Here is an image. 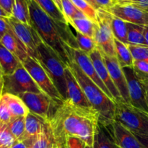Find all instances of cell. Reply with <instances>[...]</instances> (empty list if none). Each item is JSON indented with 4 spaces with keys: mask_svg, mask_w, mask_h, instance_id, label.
<instances>
[{
    "mask_svg": "<svg viewBox=\"0 0 148 148\" xmlns=\"http://www.w3.org/2000/svg\"><path fill=\"white\" fill-rule=\"evenodd\" d=\"M33 78L23 64L18 66L15 72L3 77L2 94H11L19 96L25 92H41Z\"/></svg>",
    "mask_w": 148,
    "mask_h": 148,
    "instance_id": "7",
    "label": "cell"
},
{
    "mask_svg": "<svg viewBox=\"0 0 148 148\" xmlns=\"http://www.w3.org/2000/svg\"><path fill=\"white\" fill-rule=\"evenodd\" d=\"M54 139L49 123L46 121L43 130L28 148H53Z\"/></svg>",
    "mask_w": 148,
    "mask_h": 148,
    "instance_id": "27",
    "label": "cell"
},
{
    "mask_svg": "<svg viewBox=\"0 0 148 148\" xmlns=\"http://www.w3.org/2000/svg\"><path fill=\"white\" fill-rule=\"evenodd\" d=\"M135 74L137 77L140 79V80L143 82L145 87V98L146 102H147L148 106V75H145L138 71H135Z\"/></svg>",
    "mask_w": 148,
    "mask_h": 148,
    "instance_id": "39",
    "label": "cell"
},
{
    "mask_svg": "<svg viewBox=\"0 0 148 148\" xmlns=\"http://www.w3.org/2000/svg\"><path fill=\"white\" fill-rule=\"evenodd\" d=\"M85 148H93L92 147H91V146H88V145H86V147Z\"/></svg>",
    "mask_w": 148,
    "mask_h": 148,
    "instance_id": "50",
    "label": "cell"
},
{
    "mask_svg": "<svg viewBox=\"0 0 148 148\" xmlns=\"http://www.w3.org/2000/svg\"><path fill=\"white\" fill-rule=\"evenodd\" d=\"M65 79L66 85V100H69L79 106L92 107L69 66L65 69Z\"/></svg>",
    "mask_w": 148,
    "mask_h": 148,
    "instance_id": "16",
    "label": "cell"
},
{
    "mask_svg": "<svg viewBox=\"0 0 148 148\" xmlns=\"http://www.w3.org/2000/svg\"><path fill=\"white\" fill-rule=\"evenodd\" d=\"M8 127L16 140L20 141L25 132V117L20 116L13 119L8 124Z\"/></svg>",
    "mask_w": 148,
    "mask_h": 148,
    "instance_id": "33",
    "label": "cell"
},
{
    "mask_svg": "<svg viewBox=\"0 0 148 148\" xmlns=\"http://www.w3.org/2000/svg\"><path fill=\"white\" fill-rule=\"evenodd\" d=\"M66 148H85L86 144L80 139L75 137H67L66 138Z\"/></svg>",
    "mask_w": 148,
    "mask_h": 148,
    "instance_id": "37",
    "label": "cell"
},
{
    "mask_svg": "<svg viewBox=\"0 0 148 148\" xmlns=\"http://www.w3.org/2000/svg\"><path fill=\"white\" fill-rule=\"evenodd\" d=\"M23 65L42 92L49 95L59 104L63 103V98L53 84L51 78L36 59L29 56L23 62Z\"/></svg>",
    "mask_w": 148,
    "mask_h": 148,
    "instance_id": "8",
    "label": "cell"
},
{
    "mask_svg": "<svg viewBox=\"0 0 148 148\" xmlns=\"http://www.w3.org/2000/svg\"><path fill=\"white\" fill-rule=\"evenodd\" d=\"M89 56L92 60V63H93L98 77L101 79V81L103 82L104 85H106L107 89L109 90L110 93L111 94L113 98H114V102H124L123 98H121V95H120L118 89L111 79L109 72H108V69H107L103 59L101 51L97 48L92 53H90Z\"/></svg>",
    "mask_w": 148,
    "mask_h": 148,
    "instance_id": "15",
    "label": "cell"
},
{
    "mask_svg": "<svg viewBox=\"0 0 148 148\" xmlns=\"http://www.w3.org/2000/svg\"><path fill=\"white\" fill-rule=\"evenodd\" d=\"M12 119L13 117L11 112L1 95L0 96V121L8 124Z\"/></svg>",
    "mask_w": 148,
    "mask_h": 148,
    "instance_id": "36",
    "label": "cell"
},
{
    "mask_svg": "<svg viewBox=\"0 0 148 148\" xmlns=\"http://www.w3.org/2000/svg\"><path fill=\"white\" fill-rule=\"evenodd\" d=\"M131 1H132V0H131Z\"/></svg>",
    "mask_w": 148,
    "mask_h": 148,
    "instance_id": "53",
    "label": "cell"
},
{
    "mask_svg": "<svg viewBox=\"0 0 148 148\" xmlns=\"http://www.w3.org/2000/svg\"><path fill=\"white\" fill-rule=\"evenodd\" d=\"M65 48L67 51L69 57H71L75 62L79 66L82 72L90 78L92 79L111 100L114 102L113 96L110 93L109 90L107 89L106 85H104L103 82L101 81L100 77H98L97 74L96 70L95 69L93 63L90 57L89 54L86 53L85 52L82 51L79 49H72L69 47L67 45H65ZM115 103V102H114Z\"/></svg>",
    "mask_w": 148,
    "mask_h": 148,
    "instance_id": "11",
    "label": "cell"
},
{
    "mask_svg": "<svg viewBox=\"0 0 148 148\" xmlns=\"http://www.w3.org/2000/svg\"><path fill=\"white\" fill-rule=\"evenodd\" d=\"M104 62L108 69L113 82L118 89L121 98L127 103L130 104V98L129 95L128 85L127 78L123 71V68L120 65L116 56H109L101 52Z\"/></svg>",
    "mask_w": 148,
    "mask_h": 148,
    "instance_id": "14",
    "label": "cell"
},
{
    "mask_svg": "<svg viewBox=\"0 0 148 148\" xmlns=\"http://www.w3.org/2000/svg\"><path fill=\"white\" fill-rule=\"evenodd\" d=\"M93 148H120L114 140L111 124L105 125L99 123L98 130L94 137Z\"/></svg>",
    "mask_w": 148,
    "mask_h": 148,
    "instance_id": "20",
    "label": "cell"
},
{
    "mask_svg": "<svg viewBox=\"0 0 148 148\" xmlns=\"http://www.w3.org/2000/svg\"><path fill=\"white\" fill-rule=\"evenodd\" d=\"M145 37L146 42H147V44L148 46V26L145 27Z\"/></svg>",
    "mask_w": 148,
    "mask_h": 148,
    "instance_id": "49",
    "label": "cell"
},
{
    "mask_svg": "<svg viewBox=\"0 0 148 148\" xmlns=\"http://www.w3.org/2000/svg\"><path fill=\"white\" fill-rule=\"evenodd\" d=\"M1 97L8 106L13 119L20 116L25 117L28 114V108L19 96L11 94H2Z\"/></svg>",
    "mask_w": 148,
    "mask_h": 148,
    "instance_id": "22",
    "label": "cell"
},
{
    "mask_svg": "<svg viewBox=\"0 0 148 148\" xmlns=\"http://www.w3.org/2000/svg\"><path fill=\"white\" fill-rule=\"evenodd\" d=\"M12 17L10 16L8 13L6 12L1 7H0V17H4V18H9V17Z\"/></svg>",
    "mask_w": 148,
    "mask_h": 148,
    "instance_id": "46",
    "label": "cell"
},
{
    "mask_svg": "<svg viewBox=\"0 0 148 148\" xmlns=\"http://www.w3.org/2000/svg\"><path fill=\"white\" fill-rule=\"evenodd\" d=\"M123 71L127 78L130 104L148 114L144 85L136 75L134 66L123 67Z\"/></svg>",
    "mask_w": 148,
    "mask_h": 148,
    "instance_id": "12",
    "label": "cell"
},
{
    "mask_svg": "<svg viewBox=\"0 0 148 148\" xmlns=\"http://www.w3.org/2000/svg\"><path fill=\"white\" fill-rule=\"evenodd\" d=\"M0 43L5 46L10 52H12L22 64L27 59V57L30 56L27 49L16 36L11 26Z\"/></svg>",
    "mask_w": 148,
    "mask_h": 148,
    "instance_id": "19",
    "label": "cell"
},
{
    "mask_svg": "<svg viewBox=\"0 0 148 148\" xmlns=\"http://www.w3.org/2000/svg\"><path fill=\"white\" fill-rule=\"evenodd\" d=\"M34 1L40 6V8L45 12L47 13L55 21L68 24L64 14L59 10L53 0H34Z\"/></svg>",
    "mask_w": 148,
    "mask_h": 148,
    "instance_id": "28",
    "label": "cell"
},
{
    "mask_svg": "<svg viewBox=\"0 0 148 148\" xmlns=\"http://www.w3.org/2000/svg\"><path fill=\"white\" fill-rule=\"evenodd\" d=\"M69 25L73 27L75 31H78L82 34L94 38L96 23L88 18L84 14L73 19Z\"/></svg>",
    "mask_w": 148,
    "mask_h": 148,
    "instance_id": "23",
    "label": "cell"
},
{
    "mask_svg": "<svg viewBox=\"0 0 148 148\" xmlns=\"http://www.w3.org/2000/svg\"><path fill=\"white\" fill-rule=\"evenodd\" d=\"M1 92H0V96H1Z\"/></svg>",
    "mask_w": 148,
    "mask_h": 148,
    "instance_id": "51",
    "label": "cell"
},
{
    "mask_svg": "<svg viewBox=\"0 0 148 148\" xmlns=\"http://www.w3.org/2000/svg\"><path fill=\"white\" fill-rule=\"evenodd\" d=\"M114 46H115L116 56L121 67L133 66L134 59L130 52L128 45L124 44L122 42L114 38Z\"/></svg>",
    "mask_w": 148,
    "mask_h": 148,
    "instance_id": "26",
    "label": "cell"
},
{
    "mask_svg": "<svg viewBox=\"0 0 148 148\" xmlns=\"http://www.w3.org/2000/svg\"><path fill=\"white\" fill-rule=\"evenodd\" d=\"M134 60L148 61V46L128 45Z\"/></svg>",
    "mask_w": 148,
    "mask_h": 148,
    "instance_id": "35",
    "label": "cell"
},
{
    "mask_svg": "<svg viewBox=\"0 0 148 148\" xmlns=\"http://www.w3.org/2000/svg\"><path fill=\"white\" fill-rule=\"evenodd\" d=\"M16 141L8 124L0 121V148H11Z\"/></svg>",
    "mask_w": 148,
    "mask_h": 148,
    "instance_id": "32",
    "label": "cell"
},
{
    "mask_svg": "<svg viewBox=\"0 0 148 148\" xmlns=\"http://www.w3.org/2000/svg\"><path fill=\"white\" fill-rule=\"evenodd\" d=\"M111 28H112L114 38L122 42L124 44L129 45L128 40H127V22L112 15Z\"/></svg>",
    "mask_w": 148,
    "mask_h": 148,
    "instance_id": "29",
    "label": "cell"
},
{
    "mask_svg": "<svg viewBox=\"0 0 148 148\" xmlns=\"http://www.w3.org/2000/svg\"><path fill=\"white\" fill-rule=\"evenodd\" d=\"M111 19L112 14L108 11L103 9L97 10V23L94 39L98 49L103 53L109 56H116Z\"/></svg>",
    "mask_w": 148,
    "mask_h": 148,
    "instance_id": "6",
    "label": "cell"
},
{
    "mask_svg": "<svg viewBox=\"0 0 148 148\" xmlns=\"http://www.w3.org/2000/svg\"><path fill=\"white\" fill-rule=\"evenodd\" d=\"M53 148H66V145L61 144V143L54 142V144H53Z\"/></svg>",
    "mask_w": 148,
    "mask_h": 148,
    "instance_id": "48",
    "label": "cell"
},
{
    "mask_svg": "<svg viewBox=\"0 0 148 148\" xmlns=\"http://www.w3.org/2000/svg\"><path fill=\"white\" fill-rule=\"evenodd\" d=\"M75 38H76V41L77 43L79 49L88 54L92 53L95 49L98 48L95 39L93 38L85 36L79 32L76 31Z\"/></svg>",
    "mask_w": 148,
    "mask_h": 148,
    "instance_id": "30",
    "label": "cell"
},
{
    "mask_svg": "<svg viewBox=\"0 0 148 148\" xmlns=\"http://www.w3.org/2000/svg\"><path fill=\"white\" fill-rule=\"evenodd\" d=\"M21 64L12 52L0 43V68L4 76L14 73Z\"/></svg>",
    "mask_w": 148,
    "mask_h": 148,
    "instance_id": "21",
    "label": "cell"
},
{
    "mask_svg": "<svg viewBox=\"0 0 148 148\" xmlns=\"http://www.w3.org/2000/svg\"><path fill=\"white\" fill-rule=\"evenodd\" d=\"M108 12L127 23L143 27L148 26V10L140 8L135 4L131 3L115 4Z\"/></svg>",
    "mask_w": 148,
    "mask_h": 148,
    "instance_id": "13",
    "label": "cell"
},
{
    "mask_svg": "<svg viewBox=\"0 0 148 148\" xmlns=\"http://www.w3.org/2000/svg\"><path fill=\"white\" fill-rule=\"evenodd\" d=\"M100 9H103L108 11L111 7H112L116 4L114 0H95Z\"/></svg>",
    "mask_w": 148,
    "mask_h": 148,
    "instance_id": "41",
    "label": "cell"
},
{
    "mask_svg": "<svg viewBox=\"0 0 148 148\" xmlns=\"http://www.w3.org/2000/svg\"><path fill=\"white\" fill-rule=\"evenodd\" d=\"M85 1H86L87 2L89 3V4H90V5L92 6V7H93L94 9H95L96 10H99V9H100V7H98V4H96V2H95V0H85Z\"/></svg>",
    "mask_w": 148,
    "mask_h": 148,
    "instance_id": "45",
    "label": "cell"
},
{
    "mask_svg": "<svg viewBox=\"0 0 148 148\" xmlns=\"http://www.w3.org/2000/svg\"><path fill=\"white\" fill-rule=\"evenodd\" d=\"M11 148H27V146L26 145L24 142L17 140Z\"/></svg>",
    "mask_w": 148,
    "mask_h": 148,
    "instance_id": "44",
    "label": "cell"
},
{
    "mask_svg": "<svg viewBox=\"0 0 148 148\" xmlns=\"http://www.w3.org/2000/svg\"><path fill=\"white\" fill-rule=\"evenodd\" d=\"M37 53V61L49 74L64 101L66 100L65 69L67 66L57 53L42 40L38 45Z\"/></svg>",
    "mask_w": 148,
    "mask_h": 148,
    "instance_id": "4",
    "label": "cell"
},
{
    "mask_svg": "<svg viewBox=\"0 0 148 148\" xmlns=\"http://www.w3.org/2000/svg\"><path fill=\"white\" fill-rule=\"evenodd\" d=\"M114 121L135 134H148V114L125 102L115 103Z\"/></svg>",
    "mask_w": 148,
    "mask_h": 148,
    "instance_id": "5",
    "label": "cell"
},
{
    "mask_svg": "<svg viewBox=\"0 0 148 148\" xmlns=\"http://www.w3.org/2000/svg\"><path fill=\"white\" fill-rule=\"evenodd\" d=\"M29 3L30 0H14L12 16L21 23L32 26Z\"/></svg>",
    "mask_w": 148,
    "mask_h": 148,
    "instance_id": "25",
    "label": "cell"
},
{
    "mask_svg": "<svg viewBox=\"0 0 148 148\" xmlns=\"http://www.w3.org/2000/svg\"><path fill=\"white\" fill-rule=\"evenodd\" d=\"M131 4H135L140 8L148 10V0H132Z\"/></svg>",
    "mask_w": 148,
    "mask_h": 148,
    "instance_id": "42",
    "label": "cell"
},
{
    "mask_svg": "<svg viewBox=\"0 0 148 148\" xmlns=\"http://www.w3.org/2000/svg\"><path fill=\"white\" fill-rule=\"evenodd\" d=\"M111 130L114 140L120 148H145L132 132L119 123H112Z\"/></svg>",
    "mask_w": 148,
    "mask_h": 148,
    "instance_id": "17",
    "label": "cell"
},
{
    "mask_svg": "<svg viewBox=\"0 0 148 148\" xmlns=\"http://www.w3.org/2000/svg\"><path fill=\"white\" fill-rule=\"evenodd\" d=\"M54 142L66 145L67 137L80 139L92 147L100 123V114L93 107L77 106L65 100L49 121Z\"/></svg>",
    "mask_w": 148,
    "mask_h": 148,
    "instance_id": "1",
    "label": "cell"
},
{
    "mask_svg": "<svg viewBox=\"0 0 148 148\" xmlns=\"http://www.w3.org/2000/svg\"><path fill=\"white\" fill-rule=\"evenodd\" d=\"M3 77H4V75H3L1 69L0 68V92H1L2 95V88H3Z\"/></svg>",
    "mask_w": 148,
    "mask_h": 148,
    "instance_id": "47",
    "label": "cell"
},
{
    "mask_svg": "<svg viewBox=\"0 0 148 148\" xmlns=\"http://www.w3.org/2000/svg\"><path fill=\"white\" fill-rule=\"evenodd\" d=\"M134 136L137 138V140L142 143L145 148H148V134L147 135H142V134H135Z\"/></svg>",
    "mask_w": 148,
    "mask_h": 148,
    "instance_id": "43",
    "label": "cell"
},
{
    "mask_svg": "<svg viewBox=\"0 0 148 148\" xmlns=\"http://www.w3.org/2000/svg\"><path fill=\"white\" fill-rule=\"evenodd\" d=\"M19 97L27 107L29 112L39 116L46 121H49L53 117L61 105L43 92H25Z\"/></svg>",
    "mask_w": 148,
    "mask_h": 148,
    "instance_id": "9",
    "label": "cell"
},
{
    "mask_svg": "<svg viewBox=\"0 0 148 148\" xmlns=\"http://www.w3.org/2000/svg\"><path fill=\"white\" fill-rule=\"evenodd\" d=\"M46 121L39 116L29 112L25 116V128L20 141H23L28 147L40 134ZM28 148V147H27Z\"/></svg>",
    "mask_w": 148,
    "mask_h": 148,
    "instance_id": "18",
    "label": "cell"
},
{
    "mask_svg": "<svg viewBox=\"0 0 148 148\" xmlns=\"http://www.w3.org/2000/svg\"><path fill=\"white\" fill-rule=\"evenodd\" d=\"M9 23L14 33L27 49L30 57L37 60V47L41 39L33 26L21 23L13 16L8 18Z\"/></svg>",
    "mask_w": 148,
    "mask_h": 148,
    "instance_id": "10",
    "label": "cell"
},
{
    "mask_svg": "<svg viewBox=\"0 0 148 148\" xmlns=\"http://www.w3.org/2000/svg\"><path fill=\"white\" fill-rule=\"evenodd\" d=\"M61 1H62V12L69 25L73 19L83 14L75 7L71 0H61Z\"/></svg>",
    "mask_w": 148,
    "mask_h": 148,
    "instance_id": "31",
    "label": "cell"
},
{
    "mask_svg": "<svg viewBox=\"0 0 148 148\" xmlns=\"http://www.w3.org/2000/svg\"><path fill=\"white\" fill-rule=\"evenodd\" d=\"M10 28V25L9 23L8 18L0 17V41Z\"/></svg>",
    "mask_w": 148,
    "mask_h": 148,
    "instance_id": "38",
    "label": "cell"
},
{
    "mask_svg": "<svg viewBox=\"0 0 148 148\" xmlns=\"http://www.w3.org/2000/svg\"><path fill=\"white\" fill-rule=\"evenodd\" d=\"M13 4L14 0H0V7L10 16H12Z\"/></svg>",
    "mask_w": 148,
    "mask_h": 148,
    "instance_id": "40",
    "label": "cell"
},
{
    "mask_svg": "<svg viewBox=\"0 0 148 148\" xmlns=\"http://www.w3.org/2000/svg\"><path fill=\"white\" fill-rule=\"evenodd\" d=\"M68 66L72 70L84 93L92 106L99 113L100 122L105 125H110L114 122L115 103L79 68L71 57Z\"/></svg>",
    "mask_w": 148,
    "mask_h": 148,
    "instance_id": "3",
    "label": "cell"
},
{
    "mask_svg": "<svg viewBox=\"0 0 148 148\" xmlns=\"http://www.w3.org/2000/svg\"><path fill=\"white\" fill-rule=\"evenodd\" d=\"M127 40H128L129 45L147 46L145 37V27L127 22Z\"/></svg>",
    "mask_w": 148,
    "mask_h": 148,
    "instance_id": "24",
    "label": "cell"
},
{
    "mask_svg": "<svg viewBox=\"0 0 148 148\" xmlns=\"http://www.w3.org/2000/svg\"><path fill=\"white\" fill-rule=\"evenodd\" d=\"M29 10L32 26L42 41L53 49L68 66L70 59L65 45L72 49H79L75 36L69 28V25L55 21L34 0H30Z\"/></svg>",
    "mask_w": 148,
    "mask_h": 148,
    "instance_id": "2",
    "label": "cell"
},
{
    "mask_svg": "<svg viewBox=\"0 0 148 148\" xmlns=\"http://www.w3.org/2000/svg\"><path fill=\"white\" fill-rule=\"evenodd\" d=\"M75 7L92 22L97 23V10L85 0H71Z\"/></svg>",
    "mask_w": 148,
    "mask_h": 148,
    "instance_id": "34",
    "label": "cell"
},
{
    "mask_svg": "<svg viewBox=\"0 0 148 148\" xmlns=\"http://www.w3.org/2000/svg\"><path fill=\"white\" fill-rule=\"evenodd\" d=\"M114 1H115V0H114Z\"/></svg>",
    "mask_w": 148,
    "mask_h": 148,
    "instance_id": "52",
    "label": "cell"
}]
</instances>
